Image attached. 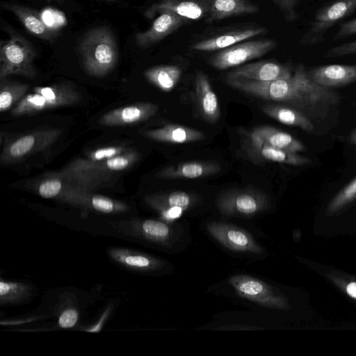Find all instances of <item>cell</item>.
Returning <instances> with one entry per match:
<instances>
[{"label":"cell","mask_w":356,"mask_h":356,"mask_svg":"<svg viewBox=\"0 0 356 356\" xmlns=\"http://www.w3.org/2000/svg\"><path fill=\"white\" fill-rule=\"evenodd\" d=\"M352 54H356V40L330 48L325 57L335 58Z\"/></svg>","instance_id":"cell-32"},{"label":"cell","mask_w":356,"mask_h":356,"mask_svg":"<svg viewBox=\"0 0 356 356\" xmlns=\"http://www.w3.org/2000/svg\"><path fill=\"white\" fill-rule=\"evenodd\" d=\"M282 10L286 19L293 22L298 18L296 7L300 0H274Z\"/></svg>","instance_id":"cell-34"},{"label":"cell","mask_w":356,"mask_h":356,"mask_svg":"<svg viewBox=\"0 0 356 356\" xmlns=\"http://www.w3.org/2000/svg\"><path fill=\"white\" fill-rule=\"evenodd\" d=\"M206 229L216 241L228 250L254 255H263L264 250L245 229L233 224L212 221Z\"/></svg>","instance_id":"cell-10"},{"label":"cell","mask_w":356,"mask_h":356,"mask_svg":"<svg viewBox=\"0 0 356 356\" xmlns=\"http://www.w3.org/2000/svg\"><path fill=\"white\" fill-rule=\"evenodd\" d=\"M220 170V165L216 162L188 161L165 167L156 176L161 179H196L215 175Z\"/></svg>","instance_id":"cell-21"},{"label":"cell","mask_w":356,"mask_h":356,"mask_svg":"<svg viewBox=\"0 0 356 356\" xmlns=\"http://www.w3.org/2000/svg\"><path fill=\"white\" fill-rule=\"evenodd\" d=\"M227 83L243 92L265 100L282 103L305 115L321 111L339 102V95L314 82L304 65H298L291 76L271 81L227 79Z\"/></svg>","instance_id":"cell-1"},{"label":"cell","mask_w":356,"mask_h":356,"mask_svg":"<svg viewBox=\"0 0 356 356\" xmlns=\"http://www.w3.org/2000/svg\"><path fill=\"white\" fill-rule=\"evenodd\" d=\"M141 230L145 236L163 246L171 248L181 240V228L170 222L149 219L141 224Z\"/></svg>","instance_id":"cell-25"},{"label":"cell","mask_w":356,"mask_h":356,"mask_svg":"<svg viewBox=\"0 0 356 356\" xmlns=\"http://www.w3.org/2000/svg\"><path fill=\"white\" fill-rule=\"evenodd\" d=\"M147 202L168 222H173L191 209L197 202V196L182 191L153 195Z\"/></svg>","instance_id":"cell-13"},{"label":"cell","mask_w":356,"mask_h":356,"mask_svg":"<svg viewBox=\"0 0 356 356\" xmlns=\"http://www.w3.org/2000/svg\"><path fill=\"white\" fill-rule=\"evenodd\" d=\"M138 159V154L134 151L103 160H94L88 156L77 159L51 177L60 179L70 187L86 191L111 184L117 175L115 172L127 169Z\"/></svg>","instance_id":"cell-2"},{"label":"cell","mask_w":356,"mask_h":356,"mask_svg":"<svg viewBox=\"0 0 356 356\" xmlns=\"http://www.w3.org/2000/svg\"><path fill=\"white\" fill-rule=\"evenodd\" d=\"M29 88V85L0 80V111L4 112L17 104Z\"/></svg>","instance_id":"cell-29"},{"label":"cell","mask_w":356,"mask_h":356,"mask_svg":"<svg viewBox=\"0 0 356 356\" xmlns=\"http://www.w3.org/2000/svg\"><path fill=\"white\" fill-rule=\"evenodd\" d=\"M195 96L202 116L207 122L216 123L220 117V103L207 76L202 72L195 75Z\"/></svg>","instance_id":"cell-19"},{"label":"cell","mask_w":356,"mask_h":356,"mask_svg":"<svg viewBox=\"0 0 356 356\" xmlns=\"http://www.w3.org/2000/svg\"><path fill=\"white\" fill-rule=\"evenodd\" d=\"M212 0H159L145 13L147 18H152L163 10L175 13L184 19L191 20L209 19Z\"/></svg>","instance_id":"cell-14"},{"label":"cell","mask_w":356,"mask_h":356,"mask_svg":"<svg viewBox=\"0 0 356 356\" xmlns=\"http://www.w3.org/2000/svg\"><path fill=\"white\" fill-rule=\"evenodd\" d=\"M91 204L95 209L106 213L111 212L118 208L115 202L112 200L97 195L92 197Z\"/></svg>","instance_id":"cell-35"},{"label":"cell","mask_w":356,"mask_h":356,"mask_svg":"<svg viewBox=\"0 0 356 356\" xmlns=\"http://www.w3.org/2000/svg\"><path fill=\"white\" fill-rule=\"evenodd\" d=\"M356 10V0H334L321 8L316 13L300 44L309 46L324 40L326 32Z\"/></svg>","instance_id":"cell-7"},{"label":"cell","mask_w":356,"mask_h":356,"mask_svg":"<svg viewBox=\"0 0 356 356\" xmlns=\"http://www.w3.org/2000/svg\"><path fill=\"white\" fill-rule=\"evenodd\" d=\"M266 31L267 29L262 26L233 30L197 42L193 44L192 48L202 51L221 50L247 39L264 34Z\"/></svg>","instance_id":"cell-20"},{"label":"cell","mask_w":356,"mask_h":356,"mask_svg":"<svg viewBox=\"0 0 356 356\" xmlns=\"http://www.w3.org/2000/svg\"><path fill=\"white\" fill-rule=\"evenodd\" d=\"M258 7L248 0H212L210 15L207 22L240 15L258 12Z\"/></svg>","instance_id":"cell-27"},{"label":"cell","mask_w":356,"mask_h":356,"mask_svg":"<svg viewBox=\"0 0 356 356\" xmlns=\"http://www.w3.org/2000/svg\"><path fill=\"white\" fill-rule=\"evenodd\" d=\"M78 320V314L76 310L68 309L64 312L60 316L58 323L63 328L73 327Z\"/></svg>","instance_id":"cell-37"},{"label":"cell","mask_w":356,"mask_h":356,"mask_svg":"<svg viewBox=\"0 0 356 356\" xmlns=\"http://www.w3.org/2000/svg\"><path fill=\"white\" fill-rule=\"evenodd\" d=\"M157 111V106L152 103H136L105 113L99 122L103 126H125L146 120L154 115Z\"/></svg>","instance_id":"cell-16"},{"label":"cell","mask_w":356,"mask_h":356,"mask_svg":"<svg viewBox=\"0 0 356 356\" xmlns=\"http://www.w3.org/2000/svg\"><path fill=\"white\" fill-rule=\"evenodd\" d=\"M356 34V17L341 24L333 38V40H339Z\"/></svg>","instance_id":"cell-36"},{"label":"cell","mask_w":356,"mask_h":356,"mask_svg":"<svg viewBox=\"0 0 356 356\" xmlns=\"http://www.w3.org/2000/svg\"><path fill=\"white\" fill-rule=\"evenodd\" d=\"M49 1H58V2H61L63 1V0H47Z\"/></svg>","instance_id":"cell-40"},{"label":"cell","mask_w":356,"mask_h":356,"mask_svg":"<svg viewBox=\"0 0 356 356\" xmlns=\"http://www.w3.org/2000/svg\"><path fill=\"white\" fill-rule=\"evenodd\" d=\"M356 198V177L350 181L332 200L329 209L334 211Z\"/></svg>","instance_id":"cell-30"},{"label":"cell","mask_w":356,"mask_h":356,"mask_svg":"<svg viewBox=\"0 0 356 356\" xmlns=\"http://www.w3.org/2000/svg\"><path fill=\"white\" fill-rule=\"evenodd\" d=\"M246 138L243 149L254 162L272 161L295 166L306 165L311 163L309 158L298 153L274 147L249 135Z\"/></svg>","instance_id":"cell-12"},{"label":"cell","mask_w":356,"mask_h":356,"mask_svg":"<svg viewBox=\"0 0 356 356\" xmlns=\"http://www.w3.org/2000/svg\"><path fill=\"white\" fill-rule=\"evenodd\" d=\"M293 74L286 65L273 61H258L241 65L227 74V79H243L271 81L286 79Z\"/></svg>","instance_id":"cell-15"},{"label":"cell","mask_w":356,"mask_h":356,"mask_svg":"<svg viewBox=\"0 0 356 356\" xmlns=\"http://www.w3.org/2000/svg\"><path fill=\"white\" fill-rule=\"evenodd\" d=\"M60 133L61 131L58 129H48L24 135L4 148L1 160L8 163L42 150L54 143Z\"/></svg>","instance_id":"cell-11"},{"label":"cell","mask_w":356,"mask_h":356,"mask_svg":"<svg viewBox=\"0 0 356 356\" xmlns=\"http://www.w3.org/2000/svg\"><path fill=\"white\" fill-rule=\"evenodd\" d=\"M9 39L0 44V80L10 75L33 79L37 72L34 60L37 52L24 37L10 30Z\"/></svg>","instance_id":"cell-4"},{"label":"cell","mask_w":356,"mask_h":356,"mask_svg":"<svg viewBox=\"0 0 356 356\" xmlns=\"http://www.w3.org/2000/svg\"><path fill=\"white\" fill-rule=\"evenodd\" d=\"M229 284L238 296L259 306L282 309L286 305L283 298L270 285L257 277L236 274L229 278Z\"/></svg>","instance_id":"cell-9"},{"label":"cell","mask_w":356,"mask_h":356,"mask_svg":"<svg viewBox=\"0 0 356 356\" xmlns=\"http://www.w3.org/2000/svg\"><path fill=\"white\" fill-rule=\"evenodd\" d=\"M263 112L274 120L289 125L298 127L307 132H312L314 124L309 118L300 111L280 104H267L262 107Z\"/></svg>","instance_id":"cell-26"},{"label":"cell","mask_w":356,"mask_h":356,"mask_svg":"<svg viewBox=\"0 0 356 356\" xmlns=\"http://www.w3.org/2000/svg\"><path fill=\"white\" fill-rule=\"evenodd\" d=\"M1 7L13 13L31 34L47 40H52L56 37V33L45 24L36 11L17 3L8 2L2 3Z\"/></svg>","instance_id":"cell-22"},{"label":"cell","mask_w":356,"mask_h":356,"mask_svg":"<svg viewBox=\"0 0 356 356\" xmlns=\"http://www.w3.org/2000/svg\"><path fill=\"white\" fill-rule=\"evenodd\" d=\"M143 135L156 141L175 144L193 143L205 138V135L199 130L172 124L158 129L145 130Z\"/></svg>","instance_id":"cell-24"},{"label":"cell","mask_w":356,"mask_h":356,"mask_svg":"<svg viewBox=\"0 0 356 356\" xmlns=\"http://www.w3.org/2000/svg\"><path fill=\"white\" fill-rule=\"evenodd\" d=\"M149 29L136 35V42L142 48L149 47L161 41L182 25L185 19L174 12L163 10Z\"/></svg>","instance_id":"cell-17"},{"label":"cell","mask_w":356,"mask_h":356,"mask_svg":"<svg viewBox=\"0 0 356 356\" xmlns=\"http://www.w3.org/2000/svg\"><path fill=\"white\" fill-rule=\"evenodd\" d=\"M125 263L131 266H136L142 268H149L159 267L162 263L158 260L149 259L147 257L142 255L129 256L125 258Z\"/></svg>","instance_id":"cell-33"},{"label":"cell","mask_w":356,"mask_h":356,"mask_svg":"<svg viewBox=\"0 0 356 356\" xmlns=\"http://www.w3.org/2000/svg\"><path fill=\"white\" fill-rule=\"evenodd\" d=\"M311 80L326 88L341 87L356 81V65H327L307 71Z\"/></svg>","instance_id":"cell-18"},{"label":"cell","mask_w":356,"mask_h":356,"mask_svg":"<svg viewBox=\"0 0 356 356\" xmlns=\"http://www.w3.org/2000/svg\"><path fill=\"white\" fill-rule=\"evenodd\" d=\"M350 142L356 146V129L353 130L349 136Z\"/></svg>","instance_id":"cell-39"},{"label":"cell","mask_w":356,"mask_h":356,"mask_svg":"<svg viewBox=\"0 0 356 356\" xmlns=\"http://www.w3.org/2000/svg\"><path fill=\"white\" fill-rule=\"evenodd\" d=\"M248 135L274 147L291 152H302L305 146L292 135L271 126L254 128Z\"/></svg>","instance_id":"cell-23"},{"label":"cell","mask_w":356,"mask_h":356,"mask_svg":"<svg viewBox=\"0 0 356 356\" xmlns=\"http://www.w3.org/2000/svg\"><path fill=\"white\" fill-rule=\"evenodd\" d=\"M276 46V42L271 39L241 42L221 49L211 57L209 62L218 70H225L259 58L272 51Z\"/></svg>","instance_id":"cell-8"},{"label":"cell","mask_w":356,"mask_h":356,"mask_svg":"<svg viewBox=\"0 0 356 356\" xmlns=\"http://www.w3.org/2000/svg\"><path fill=\"white\" fill-rule=\"evenodd\" d=\"M346 291L350 296L356 298V282L348 284L346 287Z\"/></svg>","instance_id":"cell-38"},{"label":"cell","mask_w":356,"mask_h":356,"mask_svg":"<svg viewBox=\"0 0 356 356\" xmlns=\"http://www.w3.org/2000/svg\"><path fill=\"white\" fill-rule=\"evenodd\" d=\"M216 207L224 216L250 217L267 210L269 201L262 191L252 189H231L216 198Z\"/></svg>","instance_id":"cell-6"},{"label":"cell","mask_w":356,"mask_h":356,"mask_svg":"<svg viewBox=\"0 0 356 356\" xmlns=\"http://www.w3.org/2000/svg\"><path fill=\"white\" fill-rule=\"evenodd\" d=\"M42 181L38 188V193L44 198H52L60 193L64 182L59 178L52 177Z\"/></svg>","instance_id":"cell-31"},{"label":"cell","mask_w":356,"mask_h":356,"mask_svg":"<svg viewBox=\"0 0 356 356\" xmlns=\"http://www.w3.org/2000/svg\"><path fill=\"white\" fill-rule=\"evenodd\" d=\"M79 51L85 71L93 76H106L115 67L118 59L115 35L106 26L89 30L81 40Z\"/></svg>","instance_id":"cell-3"},{"label":"cell","mask_w":356,"mask_h":356,"mask_svg":"<svg viewBox=\"0 0 356 356\" xmlns=\"http://www.w3.org/2000/svg\"><path fill=\"white\" fill-rule=\"evenodd\" d=\"M107 1H115V0H107Z\"/></svg>","instance_id":"cell-41"},{"label":"cell","mask_w":356,"mask_h":356,"mask_svg":"<svg viewBox=\"0 0 356 356\" xmlns=\"http://www.w3.org/2000/svg\"><path fill=\"white\" fill-rule=\"evenodd\" d=\"M33 92L24 95L11 111L19 117L40 112L45 109L68 106L77 103L81 96L72 86L57 83L49 86H38Z\"/></svg>","instance_id":"cell-5"},{"label":"cell","mask_w":356,"mask_h":356,"mask_svg":"<svg viewBox=\"0 0 356 356\" xmlns=\"http://www.w3.org/2000/svg\"><path fill=\"white\" fill-rule=\"evenodd\" d=\"M144 76L150 83L161 90L170 92L179 81L181 71L175 65H158L145 70Z\"/></svg>","instance_id":"cell-28"}]
</instances>
